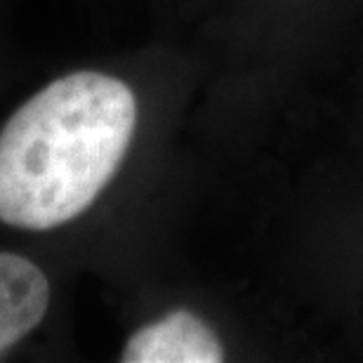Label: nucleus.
Segmentation results:
<instances>
[{
  "label": "nucleus",
  "instance_id": "obj_1",
  "mask_svg": "<svg viewBox=\"0 0 363 363\" xmlns=\"http://www.w3.org/2000/svg\"><path fill=\"white\" fill-rule=\"evenodd\" d=\"M137 125L130 85L74 71L26 99L0 130V222L48 231L81 217L118 172Z\"/></svg>",
  "mask_w": 363,
  "mask_h": 363
},
{
  "label": "nucleus",
  "instance_id": "obj_2",
  "mask_svg": "<svg viewBox=\"0 0 363 363\" xmlns=\"http://www.w3.org/2000/svg\"><path fill=\"white\" fill-rule=\"evenodd\" d=\"M123 363H220L224 347L201 316L186 309L135 330L123 347Z\"/></svg>",
  "mask_w": 363,
  "mask_h": 363
},
{
  "label": "nucleus",
  "instance_id": "obj_3",
  "mask_svg": "<svg viewBox=\"0 0 363 363\" xmlns=\"http://www.w3.org/2000/svg\"><path fill=\"white\" fill-rule=\"evenodd\" d=\"M50 281L28 257L0 252V357L43 321Z\"/></svg>",
  "mask_w": 363,
  "mask_h": 363
}]
</instances>
